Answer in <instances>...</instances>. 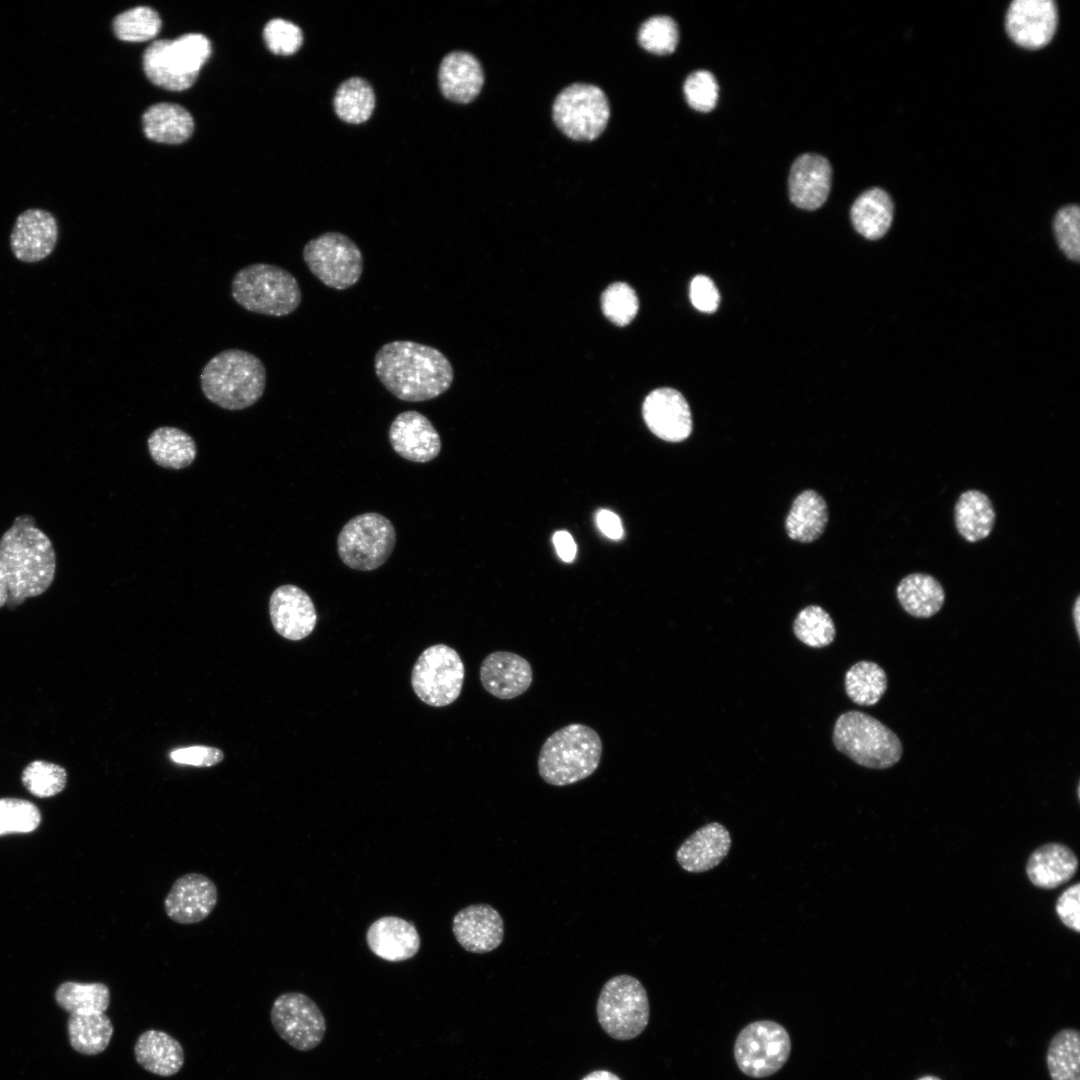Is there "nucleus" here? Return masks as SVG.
<instances>
[{
  "instance_id": "nucleus-57",
  "label": "nucleus",
  "mask_w": 1080,
  "mask_h": 1080,
  "mask_svg": "<svg viewBox=\"0 0 1080 1080\" xmlns=\"http://www.w3.org/2000/svg\"><path fill=\"white\" fill-rule=\"evenodd\" d=\"M916 1080H942V1079L939 1078L938 1076H935V1075H924V1076L919 1077Z\"/></svg>"
},
{
  "instance_id": "nucleus-44",
  "label": "nucleus",
  "mask_w": 1080,
  "mask_h": 1080,
  "mask_svg": "<svg viewBox=\"0 0 1080 1080\" xmlns=\"http://www.w3.org/2000/svg\"><path fill=\"white\" fill-rule=\"evenodd\" d=\"M601 307L608 320L617 326H626L635 318L639 300L631 286L616 282L602 293Z\"/></svg>"
},
{
  "instance_id": "nucleus-16",
  "label": "nucleus",
  "mask_w": 1080,
  "mask_h": 1080,
  "mask_svg": "<svg viewBox=\"0 0 1080 1080\" xmlns=\"http://www.w3.org/2000/svg\"><path fill=\"white\" fill-rule=\"evenodd\" d=\"M217 902L216 884L204 874L190 872L173 882L164 898V910L175 923L195 924L207 918Z\"/></svg>"
},
{
  "instance_id": "nucleus-13",
  "label": "nucleus",
  "mask_w": 1080,
  "mask_h": 1080,
  "mask_svg": "<svg viewBox=\"0 0 1080 1080\" xmlns=\"http://www.w3.org/2000/svg\"><path fill=\"white\" fill-rule=\"evenodd\" d=\"M791 1040L780 1024L762 1020L746 1026L737 1036L734 1056L739 1069L754 1078L776 1073L789 1058Z\"/></svg>"
},
{
  "instance_id": "nucleus-43",
  "label": "nucleus",
  "mask_w": 1080,
  "mask_h": 1080,
  "mask_svg": "<svg viewBox=\"0 0 1080 1080\" xmlns=\"http://www.w3.org/2000/svg\"><path fill=\"white\" fill-rule=\"evenodd\" d=\"M638 40L651 53L670 54L675 51L679 41L677 23L669 16L651 17L641 25Z\"/></svg>"
},
{
  "instance_id": "nucleus-11",
  "label": "nucleus",
  "mask_w": 1080,
  "mask_h": 1080,
  "mask_svg": "<svg viewBox=\"0 0 1080 1080\" xmlns=\"http://www.w3.org/2000/svg\"><path fill=\"white\" fill-rule=\"evenodd\" d=\"M464 677V664L456 650L436 644L425 649L416 660L411 685L422 702L443 707L459 697Z\"/></svg>"
},
{
  "instance_id": "nucleus-52",
  "label": "nucleus",
  "mask_w": 1080,
  "mask_h": 1080,
  "mask_svg": "<svg viewBox=\"0 0 1080 1080\" xmlns=\"http://www.w3.org/2000/svg\"><path fill=\"white\" fill-rule=\"evenodd\" d=\"M596 523L600 531L611 540L623 537V526L618 515L610 510L601 509L596 514Z\"/></svg>"
},
{
  "instance_id": "nucleus-18",
  "label": "nucleus",
  "mask_w": 1080,
  "mask_h": 1080,
  "mask_svg": "<svg viewBox=\"0 0 1080 1080\" xmlns=\"http://www.w3.org/2000/svg\"><path fill=\"white\" fill-rule=\"evenodd\" d=\"M388 438L394 451L402 458L426 463L441 451V438L432 422L418 411L398 414L392 421Z\"/></svg>"
},
{
  "instance_id": "nucleus-4",
  "label": "nucleus",
  "mask_w": 1080,
  "mask_h": 1080,
  "mask_svg": "<svg viewBox=\"0 0 1080 1080\" xmlns=\"http://www.w3.org/2000/svg\"><path fill=\"white\" fill-rule=\"evenodd\" d=\"M601 755L602 741L593 728L569 724L544 741L537 761L538 772L550 785H571L592 775Z\"/></svg>"
},
{
  "instance_id": "nucleus-40",
  "label": "nucleus",
  "mask_w": 1080,
  "mask_h": 1080,
  "mask_svg": "<svg viewBox=\"0 0 1080 1080\" xmlns=\"http://www.w3.org/2000/svg\"><path fill=\"white\" fill-rule=\"evenodd\" d=\"M793 632L802 643L809 647L821 648L831 644L835 638V625L822 607L810 605L802 609L793 623Z\"/></svg>"
},
{
  "instance_id": "nucleus-31",
  "label": "nucleus",
  "mask_w": 1080,
  "mask_h": 1080,
  "mask_svg": "<svg viewBox=\"0 0 1080 1080\" xmlns=\"http://www.w3.org/2000/svg\"><path fill=\"white\" fill-rule=\"evenodd\" d=\"M828 522V508L823 497L814 490H805L794 500L785 527L788 536L808 543L818 539Z\"/></svg>"
},
{
  "instance_id": "nucleus-14",
  "label": "nucleus",
  "mask_w": 1080,
  "mask_h": 1080,
  "mask_svg": "<svg viewBox=\"0 0 1080 1080\" xmlns=\"http://www.w3.org/2000/svg\"><path fill=\"white\" fill-rule=\"evenodd\" d=\"M271 1024L276 1033L302 1052L316 1048L326 1033V1020L319 1006L300 992H286L273 1002Z\"/></svg>"
},
{
  "instance_id": "nucleus-2",
  "label": "nucleus",
  "mask_w": 1080,
  "mask_h": 1080,
  "mask_svg": "<svg viewBox=\"0 0 1080 1080\" xmlns=\"http://www.w3.org/2000/svg\"><path fill=\"white\" fill-rule=\"evenodd\" d=\"M0 566L8 590L6 606L10 609L43 594L53 583L56 553L33 516H17L0 537Z\"/></svg>"
},
{
  "instance_id": "nucleus-21",
  "label": "nucleus",
  "mask_w": 1080,
  "mask_h": 1080,
  "mask_svg": "<svg viewBox=\"0 0 1080 1080\" xmlns=\"http://www.w3.org/2000/svg\"><path fill=\"white\" fill-rule=\"evenodd\" d=\"M479 676L488 693L504 700L525 693L533 681L530 663L524 657L508 651H495L487 655L481 663Z\"/></svg>"
},
{
  "instance_id": "nucleus-46",
  "label": "nucleus",
  "mask_w": 1080,
  "mask_h": 1080,
  "mask_svg": "<svg viewBox=\"0 0 1080 1080\" xmlns=\"http://www.w3.org/2000/svg\"><path fill=\"white\" fill-rule=\"evenodd\" d=\"M1054 233L1059 248L1067 258L1079 261L1080 258V209L1077 205H1068L1055 215Z\"/></svg>"
},
{
  "instance_id": "nucleus-23",
  "label": "nucleus",
  "mask_w": 1080,
  "mask_h": 1080,
  "mask_svg": "<svg viewBox=\"0 0 1080 1080\" xmlns=\"http://www.w3.org/2000/svg\"><path fill=\"white\" fill-rule=\"evenodd\" d=\"M832 181V168L821 155L806 153L793 163L788 180L791 202L799 208L815 210L826 201Z\"/></svg>"
},
{
  "instance_id": "nucleus-22",
  "label": "nucleus",
  "mask_w": 1080,
  "mask_h": 1080,
  "mask_svg": "<svg viewBox=\"0 0 1080 1080\" xmlns=\"http://www.w3.org/2000/svg\"><path fill=\"white\" fill-rule=\"evenodd\" d=\"M452 930L458 943L468 952L487 953L502 943L504 922L492 906L475 904L455 915Z\"/></svg>"
},
{
  "instance_id": "nucleus-55",
  "label": "nucleus",
  "mask_w": 1080,
  "mask_h": 1080,
  "mask_svg": "<svg viewBox=\"0 0 1080 1080\" xmlns=\"http://www.w3.org/2000/svg\"><path fill=\"white\" fill-rule=\"evenodd\" d=\"M8 601V590L6 582L3 576V572L0 566V608L6 605Z\"/></svg>"
},
{
  "instance_id": "nucleus-32",
  "label": "nucleus",
  "mask_w": 1080,
  "mask_h": 1080,
  "mask_svg": "<svg viewBox=\"0 0 1080 1080\" xmlns=\"http://www.w3.org/2000/svg\"><path fill=\"white\" fill-rule=\"evenodd\" d=\"M896 595L902 608L913 617L929 618L940 611L945 592L932 575L912 573L898 584Z\"/></svg>"
},
{
  "instance_id": "nucleus-36",
  "label": "nucleus",
  "mask_w": 1080,
  "mask_h": 1080,
  "mask_svg": "<svg viewBox=\"0 0 1080 1080\" xmlns=\"http://www.w3.org/2000/svg\"><path fill=\"white\" fill-rule=\"evenodd\" d=\"M1046 1064L1051 1080H1080V1032L1074 1028L1057 1031L1051 1038Z\"/></svg>"
},
{
  "instance_id": "nucleus-28",
  "label": "nucleus",
  "mask_w": 1080,
  "mask_h": 1080,
  "mask_svg": "<svg viewBox=\"0 0 1080 1080\" xmlns=\"http://www.w3.org/2000/svg\"><path fill=\"white\" fill-rule=\"evenodd\" d=\"M134 1055L143 1069L163 1077L178 1073L184 1064V1050L180 1042L156 1029L146 1030L138 1036Z\"/></svg>"
},
{
  "instance_id": "nucleus-37",
  "label": "nucleus",
  "mask_w": 1080,
  "mask_h": 1080,
  "mask_svg": "<svg viewBox=\"0 0 1080 1080\" xmlns=\"http://www.w3.org/2000/svg\"><path fill=\"white\" fill-rule=\"evenodd\" d=\"M333 106L336 115L344 122L363 123L370 118L375 108L373 88L363 78H349L337 88Z\"/></svg>"
},
{
  "instance_id": "nucleus-25",
  "label": "nucleus",
  "mask_w": 1080,
  "mask_h": 1080,
  "mask_svg": "<svg viewBox=\"0 0 1080 1080\" xmlns=\"http://www.w3.org/2000/svg\"><path fill=\"white\" fill-rule=\"evenodd\" d=\"M438 82L443 96L456 103L473 101L481 91L484 73L478 59L465 51H452L441 61Z\"/></svg>"
},
{
  "instance_id": "nucleus-41",
  "label": "nucleus",
  "mask_w": 1080,
  "mask_h": 1080,
  "mask_svg": "<svg viewBox=\"0 0 1080 1080\" xmlns=\"http://www.w3.org/2000/svg\"><path fill=\"white\" fill-rule=\"evenodd\" d=\"M161 29L159 14L150 7L139 6L117 15L113 21L116 37L127 42L153 39Z\"/></svg>"
},
{
  "instance_id": "nucleus-7",
  "label": "nucleus",
  "mask_w": 1080,
  "mask_h": 1080,
  "mask_svg": "<svg viewBox=\"0 0 1080 1080\" xmlns=\"http://www.w3.org/2000/svg\"><path fill=\"white\" fill-rule=\"evenodd\" d=\"M211 55L210 40L199 33L154 41L143 54V69L155 85L182 91L196 81Z\"/></svg>"
},
{
  "instance_id": "nucleus-1",
  "label": "nucleus",
  "mask_w": 1080,
  "mask_h": 1080,
  "mask_svg": "<svg viewBox=\"0 0 1080 1080\" xmlns=\"http://www.w3.org/2000/svg\"><path fill=\"white\" fill-rule=\"evenodd\" d=\"M374 368L382 385L408 402L437 398L454 379L452 364L440 350L408 340L382 345L375 354Z\"/></svg>"
},
{
  "instance_id": "nucleus-56",
  "label": "nucleus",
  "mask_w": 1080,
  "mask_h": 1080,
  "mask_svg": "<svg viewBox=\"0 0 1080 1080\" xmlns=\"http://www.w3.org/2000/svg\"><path fill=\"white\" fill-rule=\"evenodd\" d=\"M1072 616H1073V621H1074V625H1075V628H1076V633H1077V635L1079 637V632H1080V627H1079L1080 626V620H1079V618H1080V598H1079V596L1075 600V603H1074V606H1073V609H1072Z\"/></svg>"
},
{
  "instance_id": "nucleus-49",
  "label": "nucleus",
  "mask_w": 1080,
  "mask_h": 1080,
  "mask_svg": "<svg viewBox=\"0 0 1080 1080\" xmlns=\"http://www.w3.org/2000/svg\"><path fill=\"white\" fill-rule=\"evenodd\" d=\"M1055 910L1061 922L1069 929L1080 932V884L1076 883L1061 893Z\"/></svg>"
},
{
  "instance_id": "nucleus-42",
  "label": "nucleus",
  "mask_w": 1080,
  "mask_h": 1080,
  "mask_svg": "<svg viewBox=\"0 0 1080 1080\" xmlns=\"http://www.w3.org/2000/svg\"><path fill=\"white\" fill-rule=\"evenodd\" d=\"M21 780L31 794L39 798H48L65 788L67 773L58 764L35 760L24 768Z\"/></svg>"
},
{
  "instance_id": "nucleus-33",
  "label": "nucleus",
  "mask_w": 1080,
  "mask_h": 1080,
  "mask_svg": "<svg viewBox=\"0 0 1080 1080\" xmlns=\"http://www.w3.org/2000/svg\"><path fill=\"white\" fill-rule=\"evenodd\" d=\"M995 517L989 497L975 489L963 492L954 507L957 531L968 542L986 538L994 527Z\"/></svg>"
},
{
  "instance_id": "nucleus-51",
  "label": "nucleus",
  "mask_w": 1080,
  "mask_h": 1080,
  "mask_svg": "<svg viewBox=\"0 0 1080 1080\" xmlns=\"http://www.w3.org/2000/svg\"><path fill=\"white\" fill-rule=\"evenodd\" d=\"M170 757L174 762L180 764L209 767L221 762L223 753L214 747L192 746L174 750L171 752Z\"/></svg>"
},
{
  "instance_id": "nucleus-12",
  "label": "nucleus",
  "mask_w": 1080,
  "mask_h": 1080,
  "mask_svg": "<svg viewBox=\"0 0 1080 1080\" xmlns=\"http://www.w3.org/2000/svg\"><path fill=\"white\" fill-rule=\"evenodd\" d=\"M610 109L606 95L591 84H572L556 97L553 119L568 137L591 141L606 128Z\"/></svg>"
},
{
  "instance_id": "nucleus-29",
  "label": "nucleus",
  "mask_w": 1080,
  "mask_h": 1080,
  "mask_svg": "<svg viewBox=\"0 0 1080 1080\" xmlns=\"http://www.w3.org/2000/svg\"><path fill=\"white\" fill-rule=\"evenodd\" d=\"M142 124L148 139L166 144L182 143L190 138L194 130L191 114L174 103L150 106L143 114Z\"/></svg>"
},
{
  "instance_id": "nucleus-24",
  "label": "nucleus",
  "mask_w": 1080,
  "mask_h": 1080,
  "mask_svg": "<svg viewBox=\"0 0 1080 1080\" xmlns=\"http://www.w3.org/2000/svg\"><path fill=\"white\" fill-rule=\"evenodd\" d=\"M731 844L728 829L719 822H711L697 829L680 845L676 860L687 872H706L723 861Z\"/></svg>"
},
{
  "instance_id": "nucleus-54",
  "label": "nucleus",
  "mask_w": 1080,
  "mask_h": 1080,
  "mask_svg": "<svg viewBox=\"0 0 1080 1080\" xmlns=\"http://www.w3.org/2000/svg\"><path fill=\"white\" fill-rule=\"evenodd\" d=\"M582 1080H621L614 1073L607 1070H597L586 1075Z\"/></svg>"
},
{
  "instance_id": "nucleus-34",
  "label": "nucleus",
  "mask_w": 1080,
  "mask_h": 1080,
  "mask_svg": "<svg viewBox=\"0 0 1080 1080\" xmlns=\"http://www.w3.org/2000/svg\"><path fill=\"white\" fill-rule=\"evenodd\" d=\"M148 450L153 461L167 469H183L195 459L197 447L193 438L183 430L164 426L149 436Z\"/></svg>"
},
{
  "instance_id": "nucleus-38",
  "label": "nucleus",
  "mask_w": 1080,
  "mask_h": 1080,
  "mask_svg": "<svg viewBox=\"0 0 1080 1080\" xmlns=\"http://www.w3.org/2000/svg\"><path fill=\"white\" fill-rule=\"evenodd\" d=\"M845 691L848 697L861 706L875 705L887 690L884 669L872 661H859L845 674Z\"/></svg>"
},
{
  "instance_id": "nucleus-53",
  "label": "nucleus",
  "mask_w": 1080,
  "mask_h": 1080,
  "mask_svg": "<svg viewBox=\"0 0 1080 1080\" xmlns=\"http://www.w3.org/2000/svg\"><path fill=\"white\" fill-rule=\"evenodd\" d=\"M553 544L558 556L564 562H572L577 553V545L567 531H557L553 535Z\"/></svg>"
},
{
  "instance_id": "nucleus-27",
  "label": "nucleus",
  "mask_w": 1080,
  "mask_h": 1080,
  "mask_svg": "<svg viewBox=\"0 0 1080 1080\" xmlns=\"http://www.w3.org/2000/svg\"><path fill=\"white\" fill-rule=\"evenodd\" d=\"M1078 859L1067 845L1046 843L1035 849L1026 864L1030 882L1042 889H1054L1068 882L1077 872Z\"/></svg>"
},
{
  "instance_id": "nucleus-8",
  "label": "nucleus",
  "mask_w": 1080,
  "mask_h": 1080,
  "mask_svg": "<svg viewBox=\"0 0 1080 1080\" xmlns=\"http://www.w3.org/2000/svg\"><path fill=\"white\" fill-rule=\"evenodd\" d=\"M596 1013L600 1026L609 1036L617 1040L633 1039L649 1021L647 992L633 976H614L600 991Z\"/></svg>"
},
{
  "instance_id": "nucleus-30",
  "label": "nucleus",
  "mask_w": 1080,
  "mask_h": 1080,
  "mask_svg": "<svg viewBox=\"0 0 1080 1080\" xmlns=\"http://www.w3.org/2000/svg\"><path fill=\"white\" fill-rule=\"evenodd\" d=\"M850 217L855 230L870 240L886 234L893 220V203L878 187L863 192L853 203Z\"/></svg>"
},
{
  "instance_id": "nucleus-19",
  "label": "nucleus",
  "mask_w": 1080,
  "mask_h": 1080,
  "mask_svg": "<svg viewBox=\"0 0 1080 1080\" xmlns=\"http://www.w3.org/2000/svg\"><path fill=\"white\" fill-rule=\"evenodd\" d=\"M269 612L276 632L288 640L307 637L317 623L312 599L304 590L292 584L279 586L272 592Z\"/></svg>"
},
{
  "instance_id": "nucleus-39",
  "label": "nucleus",
  "mask_w": 1080,
  "mask_h": 1080,
  "mask_svg": "<svg viewBox=\"0 0 1080 1080\" xmlns=\"http://www.w3.org/2000/svg\"><path fill=\"white\" fill-rule=\"evenodd\" d=\"M55 999L70 1014L104 1013L110 1004V990L104 983L68 981L57 988Z\"/></svg>"
},
{
  "instance_id": "nucleus-17",
  "label": "nucleus",
  "mask_w": 1080,
  "mask_h": 1080,
  "mask_svg": "<svg viewBox=\"0 0 1080 1080\" xmlns=\"http://www.w3.org/2000/svg\"><path fill=\"white\" fill-rule=\"evenodd\" d=\"M644 421L653 434L662 440L680 442L692 431V417L684 396L672 388L652 391L642 406Z\"/></svg>"
},
{
  "instance_id": "nucleus-48",
  "label": "nucleus",
  "mask_w": 1080,
  "mask_h": 1080,
  "mask_svg": "<svg viewBox=\"0 0 1080 1080\" xmlns=\"http://www.w3.org/2000/svg\"><path fill=\"white\" fill-rule=\"evenodd\" d=\"M718 88L715 77L706 70L692 72L683 86L689 106L700 112L711 111L716 106Z\"/></svg>"
},
{
  "instance_id": "nucleus-3",
  "label": "nucleus",
  "mask_w": 1080,
  "mask_h": 1080,
  "mask_svg": "<svg viewBox=\"0 0 1080 1080\" xmlns=\"http://www.w3.org/2000/svg\"><path fill=\"white\" fill-rule=\"evenodd\" d=\"M205 397L226 410H242L254 405L266 386V369L254 354L227 349L212 357L200 374Z\"/></svg>"
},
{
  "instance_id": "nucleus-5",
  "label": "nucleus",
  "mask_w": 1080,
  "mask_h": 1080,
  "mask_svg": "<svg viewBox=\"0 0 1080 1080\" xmlns=\"http://www.w3.org/2000/svg\"><path fill=\"white\" fill-rule=\"evenodd\" d=\"M231 294L245 310L274 317L291 314L302 300L297 279L286 269L267 263L241 268L232 279Z\"/></svg>"
},
{
  "instance_id": "nucleus-9",
  "label": "nucleus",
  "mask_w": 1080,
  "mask_h": 1080,
  "mask_svg": "<svg viewBox=\"0 0 1080 1080\" xmlns=\"http://www.w3.org/2000/svg\"><path fill=\"white\" fill-rule=\"evenodd\" d=\"M396 544L392 522L377 512H366L351 518L337 537L341 561L351 569L372 571L381 567L391 556Z\"/></svg>"
},
{
  "instance_id": "nucleus-47",
  "label": "nucleus",
  "mask_w": 1080,
  "mask_h": 1080,
  "mask_svg": "<svg viewBox=\"0 0 1080 1080\" xmlns=\"http://www.w3.org/2000/svg\"><path fill=\"white\" fill-rule=\"evenodd\" d=\"M268 49L277 55H292L303 44V33L296 24L281 18L270 20L263 31Z\"/></svg>"
},
{
  "instance_id": "nucleus-45",
  "label": "nucleus",
  "mask_w": 1080,
  "mask_h": 1080,
  "mask_svg": "<svg viewBox=\"0 0 1080 1080\" xmlns=\"http://www.w3.org/2000/svg\"><path fill=\"white\" fill-rule=\"evenodd\" d=\"M40 821V811L32 802L18 798L0 799V836L32 832Z\"/></svg>"
},
{
  "instance_id": "nucleus-26",
  "label": "nucleus",
  "mask_w": 1080,
  "mask_h": 1080,
  "mask_svg": "<svg viewBox=\"0 0 1080 1080\" xmlns=\"http://www.w3.org/2000/svg\"><path fill=\"white\" fill-rule=\"evenodd\" d=\"M370 950L378 957L399 962L412 958L420 948V937L410 922L385 916L375 920L367 930Z\"/></svg>"
},
{
  "instance_id": "nucleus-50",
  "label": "nucleus",
  "mask_w": 1080,
  "mask_h": 1080,
  "mask_svg": "<svg viewBox=\"0 0 1080 1080\" xmlns=\"http://www.w3.org/2000/svg\"><path fill=\"white\" fill-rule=\"evenodd\" d=\"M690 299L696 309L711 313L718 308L720 295L714 282L709 277L697 275L690 284Z\"/></svg>"
},
{
  "instance_id": "nucleus-35",
  "label": "nucleus",
  "mask_w": 1080,
  "mask_h": 1080,
  "mask_svg": "<svg viewBox=\"0 0 1080 1080\" xmlns=\"http://www.w3.org/2000/svg\"><path fill=\"white\" fill-rule=\"evenodd\" d=\"M72 1048L83 1055H97L109 1045L113 1025L105 1013L70 1014L67 1022Z\"/></svg>"
},
{
  "instance_id": "nucleus-10",
  "label": "nucleus",
  "mask_w": 1080,
  "mask_h": 1080,
  "mask_svg": "<svg viewBox=\"0 0 1080 1080\" xmlns=\"http://www.w3.org/2000/svg\"><path fill=\"white\" fill-rule=\"evenodd\" d=\"M310 272L327 287L345 290L354 286L363 272V256L357 244L339 232H325L303 248Z\"/></svg>"
},
{
  "instance_id": "nucleus-15",
  "label": "nucleus",
  "mask_w": 1080,
  "mask_h": 1080,
  "mask_svg": "<svg viewBox=\"0 0 1080 1080\" xmlns=\"http://www.w3.org/2000/svg\"><path fill=\"white\" fill-rule=\"evenodd\" d=\"M1057 23V6L1053 0H1014L1005 18L1008 36L1028 49L1046 46L1055 34Z\"/></svg>"
},
{
  "instance_id": "nucleus-6",
  "label": "nucleus",
  "mask_w": 1080,
  "mask_h": 1080,
  "mask_svg": "<svg viewBox=\"0 0 1080 1080\" xmlns=\"http://www.w3.org/2000/svg\"><path fill=\"white\" fill-rule=\"evenodd\" d=\"M832 738L839 752L867 768L892 767L903 754L899 737L878 719L861 711L841 714L834 724Z\"/></svg>"
},
{
  "instance_id": "nucleus-20",
  "label": "nucleus",
  "mask_w": 1080,
  "mask_h": 1080,
  "mask_svg": "<svg viewBox=\"0 0 1080 1080\" xmlns=\"http://www.w3.org/2000/svg\"><path fill=\"white\" fill-rule=\"evenodd\" d=\"M57 238L58 226L54 216L43 209H28L15 221L10 247L18 260L33 263L51 254Z\"/></svg>"
}]
</instances>
